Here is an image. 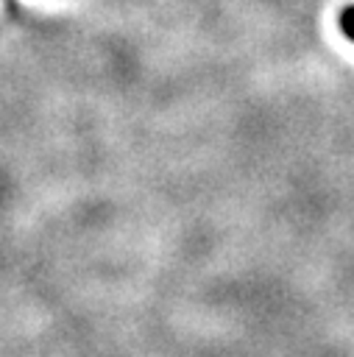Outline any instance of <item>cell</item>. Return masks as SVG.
<instances>
[{
    "label": "cell",
    "instance_id": "1",
    "mask_svg": "<svg viewBox=\"0 0 354 357\" xmlns=\"http://www.w3.org/2000/svg\"><path fill=\"white\" fill-rule=\"evenodd\" d=\"M337 25H340L343 36H346L348 42H354V3H351V6H346V8L340 11V17H337Z\"/></svg>",
    "mask_w": 354,
    "mask_h": 357
}]
</instances>
